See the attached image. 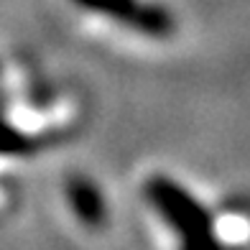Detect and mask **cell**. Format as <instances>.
<instances>
[{"mask_svg":"<svg viewBox=\"0 0 250 250\" xmlns=\"http://www.w3.org/2000/svg\"><path fill=\"white\" fill-rule=\"evenodd\" d=\"M143 191H146V199L151 202V207L158 212V217L171 230L179 232V240H191V237L214 232L212 212L179 181L156 174L146 181Z\"/></svg>","mask_w":250,"mask_h":250,"instance_id":"1","label":"cell"},{"mask_svg":"<svg viewBox=\"0 0 250 250\" xmlns=\"http://www.w3.org/2000/svg\"><path fill=\"white\" fill-rule=\"evenodd\" d=\"M74 3L151 39H168L176 28L171 10L148 0H74Z\"/></svg>","mask_w":250,"mask_h":250,"instance_id":"2","label":"cell"},{"mask_svg":"<svg viewBox=\"0 0 250 250\" xmlns=\"http://www.w3.org/2000/svg\"><path fill=\"white\" fill-rule=\"evenodd\" d=\"M66 199L74 217L87 227H100L107 217V204L100 187L87 176H72L66 181Z\"/></svg>","mask_w":250,"mask_h":250,"instance_id":"3","label":"cell"},{"mask_svg":"<svg viewBox=\"0 0 250 250\" xmlns=\"http://www.w3.org/2000/svg\"><path fill=\"white\" fill-rule=\"evenodd\" d=\"M41 148V141L31 133H23L13 123L0 118V156H33Z\"/></svg>","mask_w":250,"mask_h":250,"instance_id":"4","label":"cell"},{"mask_svg":"<svg viewBox=\"0 0 250 250\" xmlns=\"http://www.w3.org/2000/svg\"><path fill=\"white\" fill-rule=\"evenodd\" d=\"M179 250H225V245L217 240V235H202V237H191V240H181Z\"/></svg>","mask_w":250,"mask_h":250,"instance_id":"5","label":"cell"}]
</instances>
